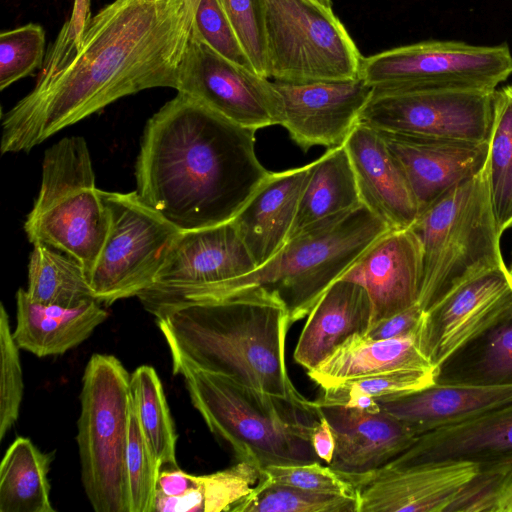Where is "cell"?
Returning <instances> with one entry per match:
<instances>
[{"instance_id":"cell-28","label":"cell","mask_w":512,"mask_h":512,"mask_svg":"<svg viewBox=\"0 0 512 512\" xmlns=\"http://www.w3.org/2000/svg\"><path fill=\"white\" fill-rule=\"evenodd\" d=\"M360 205L354 171L344 145L329 148L312 162L290 238L317 222Z\"/></svg>"},{"instance_id":"cell-1","label":"cell","mask_w":512,"mask_h":512,"mask_svg":"<svg viewBox=\"0 0 512 512\" xmlns=\"http://www.w3.org/2000/svg\"><path fill=\"white\" fill-rule=\"evenodd\" d=\"M200 0H114L91 18L72 57L39 76L2 115V154L28 152L139 91L177 88Z\"/></svg>"},{"instance_id":"cell-32","label":"cell","mask_w":512,"mask_h":512,"mask_svg":"<svg viewBox=\"0 0 512 512\" xmlns=\"http://www.w3.org/2000/svg\"><path fill=\"white\" fill-rule=\"evenodd\" d=\"M26 292L32 300L46 305L73 307L96 300L83 266L44 244L33 245Z\"/></svg>"},{"instance_id":"cell-30","label":"cell","mask_w":512,"mask_h":512,"mask_svg":"<svg viewBox=\"0 0 512 512\" xmlns=\"http://www.w3.org/2000/svg\"><path fill=\"white\" fill-rule=\"evenodd\" d=\"M50 456L17 437L0 465V512H55L48 480Z\"/></svg>"},{"instance_id":"cell-4","label":"cell","mask_w":512,"mask_h":512,"mask_svg":"<svg viewBox=\"0 0 512 512\" xmlns=\"http://www.w3.org/2000/svg\"><path fill=\"white\" fill-rule=\"evenodd\" d=\"M171 359L173 374L183 378L194 408L210 431L232 448L238 460L260 469L319 461L310 439L319 413L180 358Z\"/></svg>"},{"instance_id":"cell-9","label":"cell","mask_w":512,"mask_h":512,"mask_svg":"<svg viewBox=\"0 0 512 512\" xmlns=\"http://www.w3.org/2000/svg\"><path fill=\"white\" fill-rule=\"evenodd\" d=\"M269 78L309 82L359 77L363 56L332 8L318 0H261Z\"/></svg>"},{"instance_id":"cell-14","label":"cell","mask_w":512,"mask_h":512,"mask_svg":"<svg viewBox=\"0 0 512 512\" xmlns=\"http://www.w3.org/2000/svg\"><path fill=\"white\" fill-rule=\"evenodd\" d=\"M178 92L250 130L281 125V96L254 70L218 54L193 32L178 68Z\"/></svg>"},{"instance_id":"cell-36","label":"cell","mask_w":512,"mask_h":512,"mask_svg":"<svg viewBox=\"0 0 512 512\" xmlns=\"http://www.w3.org/2000/svg\"><path fill=\"white\" fill-rule=\"evenodd\" d=\"M435 383V369H400L358 377L322 388L321 395L312 400L315 408L336 406L344 397L366 394L377 401L398 398L429 387Z\"/></svg>"},{"instance_id":"cell-8","label":"cell","mask_w":512,"mask_h":512,"mask_svg":"<svg viewBox=\"0 0 512 512\" xmlns=\"http://www.w3.org/2000/svg\"><path fill=\"white\" fill-rule=\"evenodd\" d=\"M80 404L77 443L87 498L96 512H129L130 374L118 358L91 356L82 377Z\"/></svg>"},{"instance_id":"cell-3","label":"cell","mask_w":512,"mask_h":512,"mask_svg":"<svg viewBox=\"0 0 512 512\" xmlns=\"http://www.w3.org/2000/svg\"><path fill=\"white\" fill-rule=\"evenodd\" d=\"M156 323L171 357L319 413L289 377L285 359L289 313L266 289L250 287L219 300L184 306Z\"/></svg>"},{"instance_id":"cell-18","label":"cell","mask_w":512,"mask_h":512,"mask_svg":"<svg viewBox=\"0 0 512 512\" xmlns=\"http://www.w3.org/2000/svg\"><path fill=\"white\" fill-rule=\"evenodd\" d=\"M339 279L358 283L367 291L371 303L368 330L418 304L423 259L417 236L410 228L389 230L375 240Z\"/></svg>"},{"instance_id":"cell-5","label":"cell","mask_w":512,"mask_h":512,"mask_svg":"<svg viewBox=\"0 0 512 512\" xmlns=\"http://www.w3.org/2000/svg\"><path fill=\"white\" fill-rule=\"evenodd\" d=\"M389 230L363 204L317 222L289 238L268 262L230 281L216 300L262 287L285 304L292 325L307 316L330 285Z\"/></svg>"},{"instance_id":"cell-48","label":"cell","mask_w":512,"mask_h":512,"mask_svg":"<svg viewBox=\"0 0 512 512\" xmlns=\"http://www.w3.org/2000/svg\"><path fill=\"white\" fill-rule=\"evenodd\" d=\"M322 4L326 5L327 7L332 8L331 0H318Z\"/></svg>"},{"instance_id":"cell-20","label":"cell","mask_w":512,"mask_h":512,"mask_svg":"<svg viewBox=\"0 0 512 512\" xmlns=\"http://www.w3.org/2000/svg\"><path fill=\"white\" fill-rule=\"evenodd\" d=\"M400 164L419 213L486 164L488 141L409 136L380 132Z\"/></svg>"},{"instance_id":"cell-49","label":"cell","mask_w":512,"mask_h":512,"mask_svg":"<svg viewBox=\"0 0 512 512\" xmlns=\"http://www.w3.org/2000/svg\"><path fill=\"white\" fill-rule=\"evenodd\" d=\"M509 271H510L511 276H512V264H511V266H510V268H509Z\"/></svg>"},{"instance_id":"cell-43","label":"cell","mask_w":512,"mask_h":512,"mask_svg":"<svg viewBox=\"0 0 512 512\" xmlns=\"http://www.w3.org/2000/svg\"><path fill=\"white\" fill-rule=\"evenodd\" d=\"M262 478L270 483L309 491L357 497L355 486L342 473L319 461L307 464L269 465L263 467Z\"/></svg>"},{"instance_id":"cell-42","label":"cell","mask_w":512,"mask_h":512,"mask_svg":"<svg viewBox=\"0 0 512 512\" xmlns=\"http://www.w3.org/2000/svg\"><path fill=\"white\" fill-rule=\"evenodd\" d=\"M192 32L221 56L255 71L219 0H200Z\"/></svg>"},{"instance_id":"cell-17","label":"cell","mask_w":512,"mask_h":512,"mask_svg":"<svg viewBox=\"0 0 512 512\" xmlns=\"http://www.w3.org/2000/svg\"><path fill=\"white\" fill-rule=\"evenodd\" d=\"M479 467L445 462L395 471L342 473L357 490L358 512H447Z\"/></svg>"},{"instance_id":"cell-15","label":"cell","mask_w":512,"mask_h":512,"mask_svg":"<svg viewBox=\"0 0 512 512\" xmlns=\"http://www.w3.org/2000/svg\"><path fill=\"white\" fill-rule=\"evenodd\" d=\"M510 317L509 268L489 270L460 284L423 312L417 330L419 348L436 369L458 348Z\"/></svg>"},{"instance_id":"cell-46","label":"cell","mask_w":512,"mask_h":512,"mask_svg":"<svg viewBox=\"0 0 512 512\" xmlns=\"http://www.w3.org/2000/svg\"><path fill=\"white\" fill-rule=\"evenodd\" d=\"M310 439L317 457L330 465L335 453L336 441L331 425L321 414L312 428Z\"/></svg>"},{"instance_id":"cell-35","label":"cell","mask_w":512,"mask_h":512,"mask_svg":"<svg viewBox=\"0 0 512 512\" xmlns=\"http://www.w3.org/2000/svg\"><path fill=\"white\" fill-rule=\"evenodd\" d=\"M231 512H358V499L270 483L261 477Z\"/></svg>"},{"instance_id":"cell-6","label":"cell","mask_w":512,"mask_h":512,"mask_svg":"<svg viewBox=\"0 0 512 512\" xmlns=\"http://www.w3.org/2000/svg\"><path fill=\"white\" fill-rule=\"evenodd\" d=\"M410 229L422 249L418 305L423 311L465 281L507 267L491 206L486 164L478 174L421 211Z\"/></svg>"},{"instance_id":"cell-38","label":"cell","mask_w":512,"mask_h":512,"mask_svg":"<svg viewBox=\"0 0 512 512\" xmlns=\"http://www.w3.org/2000/svg\"><path fill=\"white\" fill-rule=\"evenodd\" d=\"M45 31L39 24L4 31L0 35V89L33 73L43 64Z\"/></svg>"},{"instance_id":"cell-41","label":"cell","mask_w":512,"mask_h":512,"mask_svg":"<svg viewBox=\"0 0 512 512\" xmlns=\"http://www.w3.org/2000/svg\"><path fill=\"white\" fill-rule=\"evenodd\" d=\"M219 1L255 71L260 75L269 78V65L262 1Z\"/></svg>"},{"instance_id":"cell-11","label":"cell","mask_w":512,"mask_h":512,"mask_svg":"<svg viewBox=\"0 0 512 512\" xmlns=\"http://www.w3.org/2000/svg\"><path fill=\"white\" fill-rule=\"evenodd\" d=\"M110 213L107 238L88 280L105 306L138 296L155 280L182 231L146 204L136 191H102Z\"/></svg>"},{"instance_id":"cell-13","label":"cell","mask_w":512,"mask_h":512,"mask_svg":"<svg viewBox=\"0 0 512 512\" xmlns=\"http://www.w3.org/2000/svg\"><path fill=\"white\" fill-rule=\"evenodd\" d=\"M495 91H384L373 89L359 123L409 136L489 140Z\"/></svg>"},{"instance_id":"cell-16","label":"cell","mask_w":512,"mask_h":512,"mask_svg":"<svg viewBox=\"0 0 512 512\" xmlns=\"http://www.w3.org/2000/svg\"><path fill=\"white\" fill-rule=\"evenodd\" d=\"M282 100V121L304 151L341 146L357 125L373 92L360 76L344 80L274 81Z\"/></svg>"},{"instance_id":"cell-37","label":"cell","mask_w":512,"mask_h":512,"mask_svg":"<svg viewBox=\"0 0 512 512\" xmlns=\"http://www.w3.org/2000/svg\"><path fill=\"white\" fill-rule=\"evenodd\" d=\"M161 467L142 433L131 402L126 451L129 512H153Z\"/></svg>"},{"instance_id":"cell-12","label":"cell","mask_w":512,"mask_h":512,"mask_svg":"<svg viewBox=\"0 0 512 512\" xmlns=\"http://www.w3.org/2000/svg\"><path fill=\"white\" fill-rule=\"evenodd\" d=\"M256 268L232 221L182 232L154 282L137 297L159 319L191 304L216 300L232 280Z\"/></svg>"},{"instance_id":"cell-19","label":"cell","mask_w":512,"mask_h":512,"mask_svg":"<svg viewBox=\"0 0 512 512\" xmlns=\"http://www.w3.org/2000/svg\"><path fill=\"white\" fill-rule=\"evenodd\" d=\"M445 462H470L479 469L511 467L512 402L468 421L419 435L407 450L377 470Z\"/></svg>"},{"instance_id":"cell-39","label":"cell","mask_w":512,"mask_h":512,"mask_svg":"<svg viewBox=\"0 0 512 512\" xmlns=\"http://www.w3.org/2000/svg\"><path fill=\"white\" fill-rule=\"evenodd\" d=\"M19 347L13 337L9 316L0 306V440L15 424L23 398L24 382Z\"/></svg>"},{"instance_id":"cell-47","label":"cell","mask_w":512,"mask_h":512,"mask_svg":"<svg viewBox=\"0 0 512 512\" xmlns=\"http://www.w3.org/2000/svg\"><path fill=\"white\" fill-rule=\"evenodd\" d=\"M336 406L355 408L370 413H378L381 411L379 402L366 394L346 396Z\"/></svg>"},{"instance_id":"cell-21","label":"cell","mask_w":512,"mask_h":512,"mask_svg":"<svg viewBox=\"0 0 512 512\" xmlns=\"http://www.w3.org/2000/svg\"><path fill=\"white\" fill-rule=\"evenodd\" d=\"M343 145L362 204L391 230L410 228L419 208L400 164L380 133L358 122Z\"/></svg>"},{"instance_id":"cell-31","label":"cell","mask_w":512,"mask_h":512,"mask_svg":"<svg viewBox=\"0 0 512 512\" xmlns=\"http://www.w3.org/2000/svg\"><path fill=\"white\" fill-rule=\"evenodd\" d=\"M261 469L247 461L205 475H193L194 485L177 497L156 495L154 512H222L231 509L258 484Z\"/></svg>"},{"instance_id":"cell-2","label":"cell","mask_w":512,"mask_h":512,"mask_svg":"<svg viewBox=\"0 0 512 512\" xmlns=\"http://www.w3.org/2000/svg\"><path fill=\"white\" fill-rule=\"evenodd\" d=\"M255 131L178 92L146 123L136 192L182 232L231 221L270 175Z\"/></svg>"},{"instance_id":"cell-10","label":"cell","mask_w":512,"mask_h":512,"mask_svg":"<svg viewBox=\"0 0 512 512\" xmlns=\"http://www.w3.org/2000/svg\"><path fill=\"white\" fill-rule=\"evenodd\" d=\"M512 74L506 43L428 40L363 57L359 76L384 91H495Z\"/></svg>"},{"instance_id":"cell-23","label":"cell","mask_w":512,"mask_h":512,"mask_svg":"<svg viewBox=\"0 0 512 512\" xmlns=\"http://www.w3.org/2000/svg\"><path fill=\"white\" fill-rule=\"evenodd\" d=\"M311 165L271 172L231 220L256 268L272 259L289 240Z\"/></svg>"},{"instance_id":"cell-40","label":"cell","mask_w":512,"mask_h":512,"mask_svg":"<svg viewBox=\"0 0 512 512\" xmlns=\"http://www.w3.org/2000/svg\"><path fill=\"white\" fill-rule=\"evenodd\" d=\"M447 512H512V467L479 469Z\"/></svg>"},{"instance_id":"cell-26","label":"cell","mask_w":512,"mask_h":512,"mask_svg":"<svg viewBox=\"0 0 512 512\" xmlns=\"http://www.w3.org/2000/svg\"><path fill=\"white\" fill-rule=\"evenodd\" d=\"M107 318L108 312L97 300L73 307L46 305L20 288L13 337L20 349L38 357L59 355L84 342Z\"/></svg>"},{"instance_id":"cell-7","label":"cell","mask_w":512,"mask_h":512,"mask_svg":"<svg viewBox=\"0 0 512 512\" xmlns=\"http://www.w3.org/2000/svg\"><path fill=\"white\" fill-rule=\"evenodd\" d=\"M109 227L110 213L95 185L85 139L59 140L44 154L40 190L24 224L29 242L74 258L89 277Z\"/></svg>"},{"instance_id":"cell-33","label":"cell","mask_w":512,"mask_h":512,"mask_svg":"<svg viewBox=\"0 0 512 512\" xmlns=\"http://www.w3.org/2000/svg\"><path fill=\"white\" fill-rule=\"evenodd\" d=\"M486 173L500 235L512 228V85L495 90Z\"/></svg>"},{"instance_id":"cell-44","label":"cell","mask_w":512,"mask_h":512,"mask_svg":"<svg viewBox=\"0 0 512 512\" xmlns=\"http://www.w3.org/2000/svg\"><path fill=\"white\" fill-rule=\"evenodd\" d=\"M91 18L90 0H75L71 17L63 25L55 43L47 53L39 76L56 72L72 57Z\"/></svg>"},{"instance_id":"cell-25","label":"cell","mask_w":512,"mask_h":512,"mask_svg":"<svg viewBox=\"0 0 512 512\" xmlns=\"http://www.w3.org/2000/svg\"><path fill=\"white\" fill-rule=\"evenodd\" d=\"M307 316L294 350V360L309 371L351 335L367 332L371 303L364 287L338 279Z\"/></svg>"},{"instance_id":"cell-34","label":"cell","mask_w":512,"mask_h":512,"mask_svg":"<svg viewBox=\"0 0 512 512\" xmlns=\"http://www.w3.org/2000/svg\"><path fill=\"white\" fill-rule=\"evenodd\" d=\"M131 402L142 433L161 468L177 467V434L161 380L152 366L141 365L130 375Z\"/></svg>"},{"instance_id":"cell-24","label":"cell","mask_w":512,"mask_h":512,"mask_svg":"<svg viewBox=\"0 0 512 512\" xmlns=\"http://www.w3.org/2000/svg\"><path fill=\"white\" fill-rule=\"evenodd\" d=\"M382 411L410 426L418 435L476 418L512 402V385L438 384L378 401Z\"/></svg>"},{"instance_id":"cell-29","label":"cell","mask_w":512,"mask_h":512,"mask_svg":"<svg viewBox=\"0 0 512 512\" xmlns=\"http://www.w3.org/2000/svg\"><path fill=\"white\" fill-rule=\"evenodd\" d=\"M435 383L512 385V317L470 340L435 369Z\"/></svg>"},{"instance_id":"cell-27","label":"cell","mask_w":512,"mask_h":512,"mask_svg":"<svg viewBox=\"0 0 512 512\" xmlns=\"http://www.w3.org/2000/svg\"><path fill=\"white\" fill-rule=\"evenodd\" d=\"M400 369H435L419 348L417 332L392 339L353 334L309 370L308 376L321 388H327L346 380Z\"/></svg>"},{"instance_id":"cell-45","label":"cell","mask_w":512,"mask_h":512,"mask_svg":"<svg viewBox=\"0 0 512 512\" xmlns=\"http://www.w3.org/2000/svg\"><path fill=\"white\" fill-rule=\"evenodd\" d=\"M423 312L420 306L415 304L402 312L380 321L365 334L374 339H392L415 334L420 325Z\"/></svg>"},{"instance_id":"cell-22","label":"cell","mask_w":512,"mask_h":512,"mask_svg":"<svg viewBox=\"0 0 512 512\" xmlns=\"http://www.w3.org/2000/svg\"><path fill=\"white\" fill-rule=\"evenodd\" d=\"M332 427L336 448L329 466L347 474L375 471L407 450L419 436L384 411L370 413L344 406L316 408Z\"/></svg>"}]
</instances>
